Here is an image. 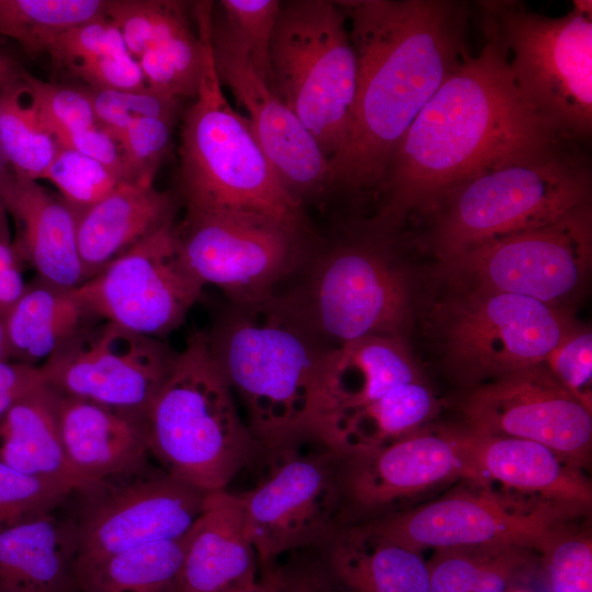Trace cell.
<instances>
[{
  "mask_svg": "<svg viewBox=\"0 0 592 592\" xmlns=\"http://www.w3.org/2000/svg\"><path fill=\"white\" fill-rule=\"evenodd\" d=\"M145 422L163 471L207 493L227 489L262 454L205 332L193 333L177 353Z\"/></svg>",
  "mask_w": 592,
  "mask_h": 592,
  "instance_id": "cell-5",
  "label": "cell"
},
{
  "mask_svg": "<svg viewBox=\"0 0 592 592\" xmlns=\"http://www.w3.org/2000/svg\"><path fill=\"white\" fill-rule=\"evenodd\" d=\"M592 260V209L486 242L442 262L457 288L520 295L561 307L583 286Z\"/></svg>",
  "mask_w": 592,
  "mask_h": 592,
  "instance_id": "cell-12",
  "label": "cell"
},
{
  "mask_svg": "<svg viewBox=\"0 0 592 592\" xmlns=\"http://www.w3.org/2000/svg\"><path fill=\"white\" fill-rule=\"evenodd\" d=\"M109 0H0V35L30 56L49 53L66 32L105 18Z\"/></svg>",
  "mask_w": 592,
  "mask_h": 592,
  "instance_id": "cell-35",
  "label": "cell"
},
{
  "mask_svg": "<svg viewBox=\"0 0 592 592\" xmlns=\"http://www.w3.org/2000/svg\"><path fill=\"white\" fill-rule=\"evenodd\" d=\"M205 333L262 453L315 439L318 379L332 346L281 296L231 304Z\"/></svg>",
  "mask_w": 592,
  "mask_h": 592,
  "instance_id": "cell-3",
  "label": "cell"
},
{
  "mask_svg": "<svg viewBox=\"0 0 592 592\" xmlns=\"http://www.w3.org/2000/svg\"><path fill=\"white\" fill-rule=\"evenodd\" d=\"M457 291L441 309V338L451 371L470 388L544 363L576 326L561 307L528 297Z\"/></svg>",
  "mask_w": 592,
  "mask_h": 592,
  "instance_id": "cell-10",
  "label": "cell"
},
{
  "mask_svg": "<svg viewBox=\"0 0 592 592\" xmlns=\"http://www.w3.org/2000/svg\"><path fill=\"white\" fill-rule=\"evenodd\" d=\"M137 62L147 89L179 100L195 98L203 67V43L193 30L150 48Z\"/></svg>",
  "mask_w": 592,
  "mask_h": 592,
  "instance_id": "cell-38",
  "label": "cell"
},
{
  "mask_svg": "<svg viewBox=\"0 0 592 592\" xmlns=\"http://www.w3.org/2000/svg\"><path fill=\"white\" fill-rule=\"evenodd\" d=\"M486 41L443 82L400 141L378 189L372 228L389 232L430 212L454 185L503 159L570 140L525 101L488 16Z\"/></svg>",
  "mask_w": 592,
  "mask_h": 592,
  "instance_id": "cell-2",
  "label": "cell"
},
{
  "mask_svg": "<svg viewBox=\"0 0 592 592\" xmlns=\"http://www.w3.org/2000/svg\"><path fill=\"white\" fill-rule=\"evenodd\" d=\"M544 364L554 377L592 410V332L576 325L549 352Z\"/></svg>",
  "mask_w": 592,
  "mask_h": 592,
  "instance_id": "cell-46",
  "label": "cell"
},
{
  "mask_svg": "<svg viewBox=\"0 0 592 592\" xmlns=\"http://www.w3.org/2000/svg\"><path fill=\"white\" fill-rule=\"evenodd\" d=\"M105 19L118 30L136 60L150 48L192 30L182 1L110 0Z\"/></svg>",
  "mask_w": 592,
  "mask_h": 592,
  "instance_id": "cell-37",
  "label": "cell"
},
{
  "mask_svg": "<svg viewBox=\"0 0 592 592\" xmlns=\"http://www.w3.org/2000/svg\"><path fill=\"white\" fill-rule=\"evenodd\" d=\"M0 460L70 494L79 493L61 437L58 394L47 384L19 400L0 421Z\"/></svg>",
  "mask_w": 592,
  "mask_h": 592,
  "instance_id": "cell-29",
  "label": "cell"
},
{
  "mask_svg": "<svg viewBox=\"0 0 592 592\" xmlns=\"http://www.w3.org/2000/svg\"><path fill=\"white\" fill-rule=\"evenodd\" d=\"M332 346L402 337L411 309L405 270L379 242L348 241L319 253L303 285L281 296Z\"/></svg>",
  "mask_w": 592,
  "mask_h": 592,
  "instance_id": "cell-9",
  "label": "cell"
},
{
  "mask_svg": "<svg viewBox=\"0 0 592 592\" xmlns=\"http://www.w3.org/2000/svg\"><path fill=\"white\" fill-rule=\"evenodd\" d=\"M250 592H275L271 576L264 569H260L257 587Z\"/></svg>",
  "mask_w": 592,
  "mask_h": 592,
  "instance_id": "cell-51",
  "label": "cell"
},
{
  "mask_svg": "<svg viewBox=\"0 0 592 592\" xmlns=\"http://www.w3.org/2000/svg\"><path fill=\"white\" fill-rule=\"evenodd\" d=\"M18 76L19 72L15 71L12 62L0 54V96Z\"/></svg>",
  "mask_w": 592,
  "mask_h": 592,
  "instance_id": "cell-50",
  "label": "cell"
},
{
  "mask_svg": "<svg viewBox=\"0 0 592 592\" xmlns=\"http://www.w3.org/2000/svg\"><path fill=\"white\" fill-rule=\"evenodd\" d=\"M43 179L78 210L99 202L123 182L100 162L59 146Z\"/></svg>",
  "mask_w": 592,
  "mask_h": 592,
  "instance_id": "cell-40",
  "label": "cell"
},
{
  "mask_svg": "<svg viewBox=\"0 0 592 592\" xmlns=\"http://www.w3.org/2000/svg\"><path fill=\"white\" fill-rule=\"evenodd\" d=\"M570 141L503 159L451 187L432 208V246L441 262L589 203L590 166L563 146Z\"/></svg>",
  "mask_w": 592,
  "mask_h": 592,
  "instance_id": "cell-6",
  "label": "cell"
},
{
  "mask_svg": "<svg viewBox=\"0 0 592 592\" xmlns=\"http://www.w3.org/2000/svg\"><path fill=\"white\" fill-rule=\"evenodd\" d=\"M220 15L244 46L261 77L271 86L270 50L278 0H221Z\"/></svg>",
  "mask_w": 592,
  "mask_h": 592,
  "instance_id": "cell-43",
  "label": "cell"
},
{
  "mask_svg": "<svg viewBox=\"0 0 592 592\" xmlns=\"http://www.w3.org/2000/svg\"><path fill=\"white\" fill-rule=\"evenodd\" d=\"M94 319L78 288L37 278L3 318L10 360L39 366Z\"/></svg>",
  "mask_w": 592,
  "mask_h": 592,
  "instance_id": "cell-30",
  "label": "cell"
},
{
  "mask_svg": "<svg viewBox=\"0 0 592 592\" xmlns=\"http://www.w3.org/2000/svg\"><path fill=\"white\" fill-rule=\"evenodd\" d=\"M75 519L78 565L141 545L179 539L200 515L207 492L169 474L144 473L87 490Z\"/></svg>",
  "mask_w": 592,
  "mask_h": 592,
  "instance_id": "cell-17",
  "label": "cell"
},
{
  "mask_svg": "<svg viewBox=\"0 0 592 592\" xmlns=\"http://www.w3.org/2000/svg\"><path fill=\"white\" fill-rule=\"evenodd\" d=\"M539 559L550 592H592V543L587 531L561 525Z\"/></svg>",
  "mask_w": 592,
  "mask_h": 592,
  "instance_id": "cell-39",
  "label": "cell"
},
{
  "mask_svg": "<svg viewBox=\"0 0 592 592\" xmlns=\"http://www.w3.org/2000/svg\"><path fill=\"white\" fill-rule=\"evenodd\" d=\"M308 440L263 452V474L239 492L259 567L311 548L341 526L340 454L317 439L305 451Z\"/></svg>",
  "mask_w": 592,
  "mask_h": 592,
  "instance_id": "cell-11",
  "label": "cell"
},
{
  "mask_svg": "<svg viewBox=\"0 0 592 592\" xmlns=\"http://www.w3.org/2000/svg\"><path fill=\"white\" fill-rule=\"evenodd\" d=\"M528 105L570 140L592 132V19L588 4L550 18L517 2H482Z\"/></svg>",
  "mask_w": 592,
  "mask_h": 592,
  "instance_id": "cell-8",
  "label": "cell"
},
{
  "mask_svg": "<svg viewBox=\"0 0 592 592\" xmlns=\"http://www.w3.org/2000/svg\"><path fill=\"white\" fill-rule=\"evenodd\" d=\"M177 229L193 274L204 286L220 288L231 304L273 295L303 258L305 238L262 216L186 213Z\"/></svg>",
  "mask_w": 592,
  "mask_h": 592,
  "instance_id": "cell-15",
  "label": "cell"
},
{
  "mask_svg": "<svg viewBox=\"0 0 592 592\" xmlns=\"http://www.w3.org/2000/svg\"><path fill=\"white\" fill-rule=\"evenodd\" d=\"M58 419L79 493L148 469L145 418L58 394Z\"/></svg>",
  "mask_w": 592,
  "mask_h": 592,
  "instance_id": "cell-22",
  "label": "cell"
},
{
  "mask_svg": "<svg viewBox=\"0 0 592 592\" xmlns=\"http://www.w3.org/2000/svg\"><path fill=\"white\" fill-rule=\"evenodd\" d=\"M56 143L59 147L75 150L100 162L123 181L118 145L100 124L76 133L62 135L56 138Z\"/></svg>",
  "mask_w": 592,
  "mask_h": 592,
  "instance_id": "cell-47",
  "label": "cell"
},
{
  "mask_svg": "<svg viewBox=\"0 0 592 592\" xmlns=\"http://www.w3.org/2000/svg\"><path fill=\"white\" fill-rule=\"evenodd\" d=\"M173 198L153 182H122L99 202L79 209L77 239L86 281L173 223Z\"/></svg>",
  "mask_w": 592,
  "mask_h": 592,
  "instance_id": "cell-27",
  "label": "cell"
},
{
  "mask_svg": "<svg viewBox=\"0 0 592 592\" xmlns=\"http://www.w3.org/2000/svg\"><path fill=\"white\" fill-rule=\"evenodd\" d=\"M462 411L469 429L537 442L581 468L589 464L592 410L544 363L471 388Z\"/></svg>",
  "mask_w": 592,
  "mask_h": 592,
  "instance_id": "cell-19",
  "label": "cell"
},
{
  "mask_svg": "<svg viewBox=\"0 0 592 592\" xmlns=\"http://www.w3.org/2000/svg\"><path fill=\"white\" fill-rule=\"evenodd\" d=\"M173 121L164 117L138 118L115 137L124 182H153L157 167L170 143Z\"/></svg>",
  "mask_w": 592,
  "mask_h": 592,
  "instance_id": "cell-44",
  "label": "cell"
},
{
  "mask_svg": "<svg viewBox=\"0 0 592 592\" xmlns=\"http://www.w3.org/2000/svg\"><path fill=\"white\" fill-rule=\"evenodd\" d=\"M204 285L187 266L170 223L116 258L78 291L91 314L161 339L178 329Z\"/></svg>",
  "mask_w": 592,
  "mask_h": 592,
  "instance_id": "cell-13",
  "label": "cell"
},
{
  "mask_svg": "<svg viewBox=\"0 0 592 592\" xmlns=\"http://www.w3.org/2000/svg\"><path fill=\"white\" fill-rule=\"evenodd\" d=\"M210 35L221 86L243 106L280 180L303 205L304 198L328 187L329 159L300 119L258 72L221 15L218 20L212 15Z\"/></svg>",
  "mask_w": 592,
  "mask_h": 592,
  "instance_id": "cell-20",
  "label": "cell"
},
{
  "mask_svg": "<svg viewBox=\"0 0 592 592\" xmlns=\"http://www.w3.org/2000/svg\"><path fill=\"white\" fill-rule=\"evenodd\" d=\"M357 60L346 136L329 160L328 187H379L407 130L469 56L467 3L454 0L339 1Z\"/></svg>",
  "mask_w": 592,
  "mask_h": 592,
  "instance_id": "cell-1",
  "label": "cell"
},
{
  "mask_svg": "<svg viewBox=\"0 0 592 592\" xmlns=\"http://www.w3.org/2000/svg\"><path fill=\"white\" fill-rule=\"evenodd\" d=\"M0 218V318L20 299L27 285L24 282L21 260L3 230Z\"/></svg>",
  "mask_w": 592,
  "mask_h": 592,
  "instance_id": "cell-49",
  "label": "cell"
},
{
  "mask_svg": "<svg viewBox=\"0 0 592 592\" xmlns=\"http://www.w3.org/2000/svg\"><path fill=\"white\" fill-rule=\"evenodd\" d=\"M98 123L114 139L132 122L143 117L174 119L178 102L171 98L144 90H94L89 89Z\"/></svg>",
  "mask_w": 592,
  "mask_h": 592,
  "instance_id": "cell-45",
  "label": "cell"
},
{
  "mask_svg": "<svg viewBox=\"0 0 592 592\" xmlns=\"http://www.w3.org/2000/svg\"><path fill=\"white\" fill-rule=\"evenodd\" d=\"M203 67L181 132V189L190 214L240 213L274 220L306 238L304 206L287 191L247 117L226 99L212 48V2H197Z\"/></svg>",
  "mask_w": 592,
  "mask_h": 592,
  "instance_id": "cell-4",
  "label": "cell"
},
{
  "mask_svg": "<svg viewBox=\"0 0 592 592\" xmlns=\"http://www.w3.org/2000/svg\"><path fill=\"white\" fill-rule=\"evenodd\" d=\"M175 357L162 339L100 320L81 329L39 369L60 395L145 418Z\"/></svg>",
  "mask_w": 592,
  "mask_h": 592,
  "instance_id": "cell-14",
  "label": "cell"
},
{
  "mask_svg": "<svg viewBox=\"0 0 592 592\" xmlns=\"http://www.w3.org/2000/svg\"><path fill=\"white\" fill-rule=\"evenodd\" d=\"M73 517L55 512L0 531V592H79Z\"/></svg>",
  "mask_w": 592,
  "mask_h": 592,
  "instance_id": "cell-28",
  "label": "cell"
},
{
  "mask_svg": "<svg viewBox=\"0 0 592 592\" xmlns=\"http://www.w3.org/2000/svg\"><path fill=\"white\" fill-rule=\"evenodd\" d=\"M540 566L539 553L519 545L434 550L429 592H513Z\"/></svg>",
  "mask_w": 592,
  "mask_h": 592,
  "instance_id": "cell-32",
  "label": "cell"
},
{
  "mask_svg": "<svg viewBox=\"0 0 592 592\" xmlns=\"http://www.w3.org/2000/svg\"><path fill=\"white\" fill-rule=\"evenodd\" d=\"M271 88L330 160L353 113L357 60L339 1H281L270 50Z\"/></svg>",
  "mask_w": 592,
  "mask_h": 592,
  "instance_id": "cell-7",
  "label": "cell"
},
{
  "mask_svg": "<svg viewBox=\"0 0 592 592\" xmlns=\"http://www.w3.org/2000/svg\"><path fill=\"white\" fill-rule=\"evenodd\" d=\"M466 471L463 428L425 425L378 447L340 455L341 526L394 513L425 490L465 479Z\"/></svg>",
  "mask_w": 592,
  "mask_h": 592,
  "instance_id": "cell-18",
  "label": "cell"
},
{
  "mask_svg": "<svg viewBox=\"0 0 592 592\" xmlns=\"http://www.w3.org/2000/svg\"><path fill=\"white\" fill-rule=\"evenodd\" d=\"M466 480L569 519L585 512L592 488L581 467L537 442L463 428Z\"/></svg>",
  "mask_w": 592,
  "mask_h": 592,
  "instance_id": "cell-21",
  "label": "cell"
},
{
  "mask_svg": "<svg viewBox=\"0 0 592 592\" xmlns=\"http://www.w3.org/2000/svg\"><path fill=\"white\" fill-rule=\"evenodd\" d=\"M183 556L184 536L78 565L79 592H173Z\"/></svg>",
  "mask_w": 592,
  "mask_h": 592,
  "instance_id": "cell-34",
  "label": "cell"
},
{
  "mask_svg": "<svg viewBox=\"0 0 592 592\" xmlns=\"http://www.w3.org/2000/svg\"><path fill=\"white\" fill-rule=\"evenodd\" d=\"M1 198L15 223L12 244L20 260L47 284L80 287L86 276L77 239L78 210L37 181L13 171L3 172Z\"/></svg>",
  "mask_w": 592,
  "mask_h": 592,
  "instance_id": "cell-24",
  "label": "cell"
},
{
  "mask_svg": "<svg viewBox=\"0 0 592 592\" xmlns=\"http://www.w3.org/2000/svg\"><path fill=\"white\" fill-rule=\"evenodd\" d=\"M422 378L402 337H367L330 348L318 379L312 436L392 388Z\"/></svg>",
  "mask_w": 592,
  "mask_h": 592,
  "instance_id": "cell-25",
  "label": "cell"
},
{
  "mask_svg": "<svg viewBox=\"0 0 592 592\" xmlns=\"http://www.w3.org/2000/svg\"><path fill=\"white\" fill-rule=\"evenodd\" d=\"M3 172H4V169H2L0 167V218L3 217L4 212H5L4 208H3L2 198H1V186H2Z\"/></svg>",
  "mask_w": 592,
  "mask_h": 592,
  "instance_id": "cell-53",
  "label": "cell"
},
{
  "mask_svg": "<svg viewBox=\"0 0 592 592\" xmlns=\"http://www.w3.org/2000/svg\"><path fill=\"white\" fill-rule=\"evenodd\" d=\"M569 520L473 483L471 489L358 524L419 553L486 545H519L539 553Z\"/></svg>",
  "mask_w": 592,
  "mask_h": 592,
  "instance_id": "cell-16",
  "label": "cell"
},
{
  "mask_svg": "<svg viewBox=\"0 0 592 592\" xmlns=\"http://www.w3.org/2000/svg\"><path fill=\"white\" fill-rule=\"evenodd\" d=\"M58 149L19 76L0 96V152L14 173L43 179Z\"/></svg>",
  "mask_w": 592,
  "mask_h": 592,
  "instance_id": "cell-36",
  "label": "cell"
},
{
  "mask_svg": "<svg viewBox=\"0 0 592 592\" xmlns=\"http://www.w3.org/2000/svg\"><path fill=\"white\" fill-rule=\"evenodd\" d=\"M436 410L437 400L422 378L401 384L367 406L330 422L316 439L340 455L363 452L425 426Z\"/></svg>",
  "mask_w": 592,
  "mask_h": 592,
  "instance_id": "cell-31",
  "label": "cell"
},
{
  "mask_svg": "<svg viewBox=\"0 0 592 592\" xmlns=\"http://www.w3.org/2000/svg\"><path fill=\"white\" fill-rule=\"evenodd\" d=\"M44 384L39 366L0 360V421L19 400Z\"/></svg>",
  "mask_w": 592,
  "mask_h": 592,
  "instance_id": "cell-48",
  "label": "cell"
},
{
  "mask_svg": "<svg viewBox=\"0 0 592 592\" xmlns=\"http://www.w3.org/2000/svg\"><path fill=\"white\" fill-rule=\"evenodd\" d=\"M305 551L331 592H429L421 553L362 524L340 526Z\"/></svg>",
  "mask_w": 592,
  "mask_h": 592,
  "instance_id": "cell-26",
  "label": "cell"
},
{
  "mask_svg": "<svg viewBox=\"0 0 592 592\" xmlns=\"http://www.w3.org/2000/svg\"><path fill=\"white\" fill-rule=\"evenodd\" d=\"M20 77L26 86L46 130L56 138L99 125L87 90H78L35 78Z\"/></svg>",
  "mask_w": 592,
  "mask_h": 592,
  "instance_id": "cell-42",
  "label": "cell"
},
{
  "mask_svg": "<svg viewBox=\"0 0 592 592\" xmlns=\"http://www.w3.org/2000/svg\"><path fill=\"white\" fill-rule=\"evenodd\" d=\"M94 90H144V75L118 30L105 18L62 34L48 53Z\"/></svg>",
  "mask_w": 592,
  "mask_h": 592,
  "instance_id": "cell-33",
  "label": "cell"
},
{
  "mask_svg": "<svg viewBox=\"0 0 592 592\" xmlns=\"http://www.w3.org/2000/svg\"><path fill=\"white\" fill-rule=\"evenodd\" d=\"M259 570L239 492H209L184 535L173 592H250L258 584Z\"/></svg>",
  "mask_w": 592,
  "mask_h": 592,
  "instance_id": "cell-23",
  "label": "cell"
},
{
  "mask_svg": "<svg viewBox=\"0 0 592 592\" xmlns=\"http://www.w3.org/2000/svg\"><path fill=\"white\" fill-rule=\"evenodd\" d=\"M0 360H10L3 320L0 318Z\"/></svg>",
  "mask_w": 592,
  "mask_h": 592,
  "instance_id": "cell-52",
  "label": "cell"
},
{
  "mask_svg": "<svg viewBox=\"0 0 592 592\" xmlns=\"http://www.w3.org/2000/svg\"><path fill=\"white\" fill-rule=\"evenodd\" d=\"M70 496L0 460V531L53 513Z\"/></svg>",
  "mask_w": 592,
  "mask_h": 592,
  "instance_id": "cell-41",
  "label": "cell"
}]
</instances>
